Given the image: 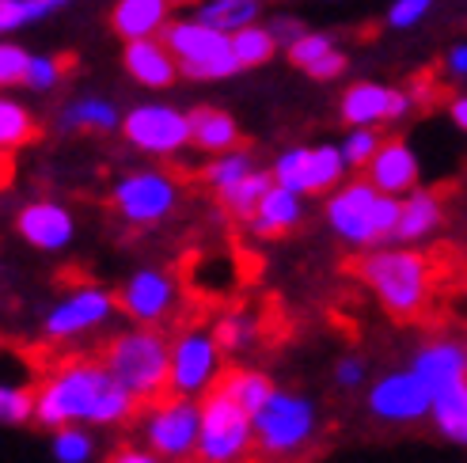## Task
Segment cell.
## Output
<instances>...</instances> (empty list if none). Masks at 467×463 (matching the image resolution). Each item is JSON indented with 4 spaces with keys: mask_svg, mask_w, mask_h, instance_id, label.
<instances>
[{
    "mask_svg": "<svg viewBox=\"0 0 467 463\" xmlns=\"http://www.w3.org/2000/svg\"><path fill=\"white\" fill-rule=\"evenodd\" d=\"M198 433H202V399L194 396L163 391L160 399L137 410V437L163 463L198 459Z\"/></svg>",
    "mask_w": 467,
    "mask_h": 463,
    "instance_id": "cell-6",
    "label": "cell"
},
{
    "mask_svg": "<svg viewBox=\"0 0 467 463\" xmlns=\"http://www.w3.org/2000/svg\"><path fill=\"white\" fill-rule=\"evenodd\" d=\"M175 304H179V285L168 270L141 266L119 289V312L130 315V323H141V327H160L163 319H171Z\"/></svg>",
    "mask_w": 467,
    "mask_h": 463,
    "instance_id": "cell-14",
    "label": "cell"
},
{
    "mask_svg": "<svg viewBox=\"0 0 467 463\" xmlns=\"http://www.w3.org/2000/svg\"><path fill=\"white\" fill-rule=\"evenodd\" d=\"M224 373V350L213 327H191L171 342V391L202 399L209 387H217Z\"/></svg>",
    "mask_w": 467,
    "mask_h": 463,
    "instance_id": "cell-11",
    "label": "cell"
},
{
    "mask_svg": "<svg viewBox=\"0 0 467 463\" xmlns=\"http://www.w3.org/2000/svg\"><path fill=\"white\" fill-rule=\"evenodd\" d=\"M16 232L35 251H65L77 240V217L61 201H27L16 213Z\"/></svg>",
    "mask_w": 467,
    "mask_h": 463,
    "instance_id": "cell-16",
    "label": "cell"
},
{
    "mask_svg": "<svg viewBox=\"0 0 467 463\" xmlns=\"http://www.w3.org/2000/svg\"><path fill=\"white\" fill-rule=\"evenodd\" d=\"M73 65H77V54L31 57V65H27V80H23V87H31V91H54L68 73H73Z\"/></svg>",
    "mask_w": 467,
    "mask_h": 463,
    "instance_id": "cell-36",
    "label": "cell"
},
{
    "mask_svg": "<svg viewBox=\"0 0 467 463\" xmlns=\"http://www.w3.org/2000/svg\"><path fill=\"white\" fill-rule=\"evenodd\" d=\"M285 57H289L293 68H300V73L312 77V80H338L346 73V65H349L346 54L335 46V38L316 35V31L300 35L293 46H285Z\"/></svg>",
    "mask_w": 467,
    "mask_h": 463,
    "instance_id": "cell-22",
    "label": "cell"
},
{
    "mask_svg": "<svg viewBox=\"0 0 467 463\" xmlns=\"http://www.w3.org/2000/svg\"><path fill=\"white\" fill-rule=\"evenodd\" d=\"M270 31H274V38H277V46H293L300 35H308V27L300 19H293V15H277L274 23H270Z\"/></svg>",
    "mask_w": 467,
    "mask_h": 463,
    "instance_id": "cell-44",
    "label": "cell"
},
{
    "mask_svg": "<svg viewBox=\"0 0 467 463\" xmlns=\"http://www.w3.org/2000/svg\"><path fill=\"white\" fill-rule=\"evenodd\" d=\"M42 0H0V35L27 27L31 19H42Z\"/></svg>",
    "mask_w": 467,
    "mask_h": 463,
    "instance_id": "cell-41",
    "label": "cell"
},
{
    "mask_svg": "<svg viewBox=\"0 0 467 463\" xmlns=\"http://www.w3.org/2000/svg\"><path fill=\"white\" fill-rule=\"evenodd\" d=\"M191 145L205 156H221L232 149H244V129L221 107H194L191 110Z\"/></svg>",
    "mask_w": 467,
    "mask_h": 463,
    "instance_id": "cell-23",
    "label": "cell"
},
{
    "mask_svg": "<svg viewBox=\"0 0 467 463\" xmlns=\"http://www.w3.org/2000/svg\"><path fill=\"white\" fill-rule=\"evenodd\" d=\"M99 361L141 406L171 391V342L160 334V327L133 323L130 331L114 334L103 345Z\"/></svg>",
    "mask_w": 467,
    "mask_h": 463,
    "instance_id": "cell-3",
    "label": "cell"
},
{
    "mask_svg": "<svg viewBox=\"0 0 467 463\" xmlns=\"http://www.w3.org/2000/svg\"><path fill=\"white\" fill-rule=\"evenodd\" d=\"M365 179L384 194H395V198L410 194L418 187V156H414V149L403 141V137H384V145L377 149V156L368 159Z\"/></svg>",
    "mask_w": 467,
    "mask_h": 463,
    "instance_id": "cell-17",
    "label": "cell"
},
{
    "mask_svg": "<svg viewBox=\"0 0 467 463\" xmlns=\"http://www.w3.org/2000/svg\"><path fill=\"white\" fill-rule=\"evenodd\" d=\"M441 224H445V201H441V194L414 187L410 194L400 198V224H395L391 243H422Z\"/></svg>",
    "mask_w": 467,
    "mask_h": 463,
    "instance_id": "cell-21",
    "label": "cell"
},
{
    "mask_svg": "<svg viewBox=\"0 0 467 463\" xmlns=\"http://www.w3.org/2000/svg\"><path fill=\"white\" fill-rule=\"evenodd\" d=\"M27 65H31V54L23 46L0 42V87H16L27 80Z\"/></svg>",
    "mask_w": 467,
    "mask_h": 463,
    "instance_id": "cell-40",
    "label": "cell"
},
{
    "mask_svg": "<svg viewBox=\"0 0 467 463\" xmlns=\"http://www.w3.org/2000/svg\"><path fill=\"white\" fill-rule=\"evenodd\" d=\"M414 110V96L403 87H388V84H372L358 80L342 91L338 114L346 126H384V122H400Z\"/></svg>",
    "mask_w": 467,
    "mask_h": 463,
    "instance_id": "cell-15",
    "label": "cell"
},
{
    "mask_svg": "<svg viewBox=\"0 0 467 463\" xmlns=\"http://www.w3.org/2000/svg\"><path fill=\"white\" fill-rule=\"evenodd\" d=\"M232 50L240 57V68H259L266 61H274L277 54V38L270 27H259V23H251V27H240L232 35Z\"/></svg>",
    "mask_w": 467,
    "mask_h": 463,
    "instance_id": "cell-33",
    "label": "cell"
},
{
    "mask_svg": "<svg viewBox=\"0 0 467 463\" xmlns=\"http://www.w3.org/2000/svg\"><path fill=\"white\" fill-rule=\"evenodd\" d=\"M122 137L145 156H175L191 145V110L168 103H141L122 114Z\"/></svg>",
    "mask_w": 467,
    "mask_h": 463,
    "instance_id": "cell-13",
    "label": "cell"
},
{
    "mask_svg": "<svg viewBox=\"0 0 467 463\" xmlns=\"http://www.w3.org/2000/svg\"><path fill=\"white\" fill-rule=\"evenodd\" d=\"M259 12H263V0H205V5H198L194 19L209 23V27H217L224 35H236L240 27H251Z\"/></svg>",
    "mask_w": 467,
    "mask_h": 463,
    "instance_id": "cell-31",
    "label": "cell"
},
{
    "mask_svg": "<svg viewBox=\"0 0 467 463\" xmlns=\"http://www.w3.org/2000/svg\"><path fill=\"white\" fill-rule=\"evenodd\" d=\"M171 5H202V0H171Z\"/></svg>",
    "mask_w": 467,
    "mask_h": 463,
    "instance_id": "cell-49",
    "label": "cell"
},
{
    "mask_svg": "<svg viewBox=\"0 0 467 463\" xmlns=\"http://www.w3.org/2000/svg\"><path fill=\"white\" fill-rule=\"evenodd\" d=\"M251 426H254V452L274 463H285L312 448L319 433V406L308 396H300V391L277 387L270 403L251 418Z\"/></svg>",
    "mask_w": 467,
    "mask_h": 463,
    "instance_id": "cell-5",
    "label": "cell"
},
{
    "mask_svg": "<svg viewBox=\"0 0 467 463\" xmlns=\"http://www.w3.org/2000/svg\"><path fill=\"white\" fill-rule=\"evenodd\" d=\"M160 38L175 54L179 73L191 80H228L244 73L236 50H232V35L209 27L202 19H168Z\"/></svg>",
    "mask_w": 467,
    "mask_h": 463,
    "instance_id": "cell-7",
    "label": "cell"
},
{
    "mask_svg": "<svg viewBox=\"0 0 467 463\" xmlns=\"http://www.w3.org/2000/svg\"><path fill=\"white\" fill-rule=\"evenodd\" d=\"M449 114H452V122L467 133V96H456V99L449 103Z\"/></svg>",
    "mask_w": 467,
    "mask_h": 463,
    "instance_id": "cell-47",
    "label": "cell"
},
{
    "mask_svg": "<svg viewBox=\"0 0 467 463\" xmlns=\"http://www.w3.org/2000/svg\"><path fill=\"white\" fill-rule=\"evenodd\" d=\"M38 118L12 96H0V152H16L23 145L38 141Z\"/></svg>",
    "mask_w": 467,
    "mask_h": 463,
    "instance_id": "cell-30",
    "label": "cell"
},
{
    "mask_svg": "<svg viewBox=\"0 0 467 463\" xmlns=\"http://www.w3.org/2000/svg\"><path fill=\"white\" fill-rule=\"evenodd\" d=\"M213 334L221 342L224 354H244L254 345V338H259V315L251 312H228L213 323Z\"/></svg>",
    "mask_w": 467,
    "mask_h": 463,
    "instance_id": "cell-35",
    "label": "cell"
},
{
    "mask_svg": "<svg viewBox=\"0 0 467 463\" xmlns=\"http://www.w3.org/2000/svg\"><path fill=\"white\" fill-rule=\"evenodd\" d=\"M346 156H342V145H316L308 149V175H305V194L312 198H327L335 194L342 182H346Z\"/></svg>",
    "mask_w": 467,
    "mask_h": 463,
    "instance_id": "cell-28",
    "label": "cell"
},
{
    "mask_svg": "<svg viewBox=\"0 0 467 463\" xmlns=\"http://www.w3.org/2000/svg\"><path fill=\"white\" fill-rule=\"evenodd\" d=\"M107 463H163V459L152 448H145V445H122V448L110 452Z\"/></svg>",
    "mask_w": 467,
    "mask_h": 463,
    "instance_id": "cell-45",
    "label": "cell"
},
{
    "mask_svg": "<svg viewBox=\"0 0 467 463\" xmlns=\"http://www.w3.org/2000/svg\"><path fill=\"white\" fill-rule=\"evenodd\" d=\"M254 452L251 414L236 406L221 387L202 396V433H198V463H244Z\"/></svg>",
    "mask_w": 467,
    "mask_h": 463,
    "instance_id": "cell-8",
    "label": "cell"
},
{
    "mask_svg": "<svg viewBox=\"0 0 467 463\" xmlns=\"http://www.w3.org/2000/svg\"><path fill=\"white\" fill-rule=\"evenodd\" d=\"M445 73H449L452 80H467V42L452 46V50L445 54Z\"/></svg>",
    "mask_w": 467,
    "mask_h": 463,
    "instance_id": "cell-46",
    "label": "cell"
},
{
    "mask_svg": "<svg viewBox=\"0 0 467 463\" xmlns=\"http://www.w3.org/2000/svg\"><path fill=\"white\" fill-rule=\"evenodd\" d=\"M251 171H254V156L244 145V149H232V152H221V156H209V164L198 171V179H202V187L221 194V190H228L232 182H240Z\"/></svg>",
    "mask_w": 467,
    "mask_h": 463,
    "instance_id": "cell-32",
    "label": "cell"
},
{
    "mask_svg": "<svg viewBox=\"0 0 467 463\" xmlns=\"http://www.w3.org/2000/svg\"><path fill=\"white\" fill-rule=\"evenodd\" d=\"M119 315V296L107 293L103 285H80L73 293H65L57 304L46 312L42 334L50 342H77L91 331L107 327Z\"/></svg>",
    "mask_w": 467,
    "mask_h": 463,
    "instance_id": "cell-12",
    "label": "cell"
},
{
    "mask_svg": "<svg viewBox=\"0 0 467 463\" xmlns=\"http://www.w3.org/2000/svg\"><path fill=\"white\" fill-rule=\"evenodd\" d=\"M50 452H54L57 463H91L96 459V437H91V426L50 429Z\"/></svg>",
    "mask_w": 467,
    "mask_h": 463,
    "instance_id": "cell-34",
    "label": "cell"
},
{
    "mask_svg": "<svg viewBox=\"0 0 467 463\" xmlns=\"http://www.w3.org/2000/svg\"><path fill=\"white\" fill-rule=\"evenodd\" d=\"M137 410H141V403L110 376V368L88 357L57 365L35 391V422L42 429H119L137 418Z\"/></svg>",
    "mask_w": 467,
    "mask_h": 463,
    "instance_id": "cell-1",
    "label": "cell"
},
{
    "mask_svg": "<svg viewBox=\"0 0 467 463\" xmlns=\"http://www.w3.org/2000/svg\"><path fill=\"white\" fill-rule=\"evenodd\" d=\"M335 384H338L342 391L365 387V384H368V365H365V357H358V354L338 357V361H335Z\"/></svg>",
    "mask_w": 467,
    "mask_h": 463,
    "instance_id": "cell-42",
    "label": "cell"
},
{
    "mask_svg": "<svg viewBox=\"0 0 467 463\" xmlns=\"http://www.w3.org/2000/svg\"><path fill=\"white\" fill-rule=\"evenodd\" d=\"M270 187H274V175L263 171V168H254V171L244 175L240 182H232L228 190H221L217 201H221V210H224L232 221L247 224V221L254 217V210H259V201H263V194H266Z\"/></svg>",
    "mask_w": 467,
    "mask_h": 463,
    "instance_id": "cell-29",
    "label": "cell"
},
{
    "mask_svg": "<svg viewBox=\"0 0 467 463\" xmlns=\"http://www.w3.org/2000/svg\"><path fill=\"white\" fill-rule=\"evenodd\" d=\"M365 410L384 426H418L433 410V387L414 368H391L365 387Z\"/></svg>",
    "mask_w": 467,
    "mask_h": 463,
    "instance_id": "cell-9",
    "label": "cell"
},
{
    "mask_svg": "<svg viewBox=\"0 0 467 463\" xmlns=\"http://www.w3.org/2000/svg\"><path fill=\"white\" fill-rule=\"evenodd\" d=\"M217 387H221L236 406H244L251 418L270 403V396L277 391V384L263 373V368H251V365H232V368H224L221 380H217Z\"/></svg>",
    "mask_w": 467,
    "mask_h": 463,
    "instance_id": "cell-25",
    "label": "cell"
},
{
    "mask_svg": "<svg viewBox=\"0 0 467 463\" xmlns=\"http://www.w3.org/2000/svg\"><path fill=\"white\" fill-rule=\"evenodd\" d=\"M358 277L391 319H418L437 289V262L418 243H380L354 262Z\"/></svg>",
    "mask_w": 467,
    "mask_h": 463,
    "instance_id": "cell-2",
    "label": "cell"
},
{
    "mask_svg": "<svg viewBox=\"0 0 467 463\" xmlns=\"http://www.w3.org/2000/svg\"><path fill=\"white\" fill-rule=\"evenodd\" d=\"M380 145H384V137L377 133V126H349L346 141H342V156H346V164L354 171H365Z\"/></svg>",
    "mask_w": 467,
    "mask_h": 463,
    "instance_id": "cell-38",
    "label": "cell"
},
{
    "mask_svg": "<svg viewBox=\"0 0 467 463\" xmlns=\"http://www.w3.org/2000/svg\"><path fill=\"white\" fill-rule=\"evenodd\" d=\"M300 221H305V194L274 182V187L263 194L254 217L247 221V228H251V236H259V240H282Z\"/></svg>",
    "mask_w": 467,
    "mask_h": 463,
    "instance_id": "cell-20",
    "label": "cell"
},
{
    "mask_svg": "<svg viewBox=\"0 0 467 463\" xmlns=\"http://www.w3.org/2000/svg\"><path fill=\"white\" fill-rule=\"evenodd\" d=\"M433 8V0H395L388 8V27L395 31H407L414 23H422V15Z\"/></svg>",
    "mask_w": 467,
    "mask_h": 463,
    "instance_id": "cell-43",
    "label": "cell"
},
{
    "mask_svg": "<svg viewBox=\"0 0 467 463\" xmlns=\"http://www.w3.org/2000/svg\"><path fill=\"white\" fill-rule=\"evenodd\" d=\"M122 65H126V73L141 84V87H171L182 73H179V61L175 54L168 50V42L163 38H133L126 42V54H122Z\"/></svg>",
    "mask_w": 467,
    "mask_h": 463,
    "instance_id": "cell-19",
    "label": "cell"
},
{
    "mask_svg": "<svg viewBox=\"0 0 467 463\" xmlns=\"http://www.w3.org/2000/svg\"><path fill=\"white\" fill-rule=\"evenodd\" d=\"M12 179V152H0V182Z\"/></svg>",
    "mask_w": 467,
    "mask_h": 463,
    "instance_id": "cell-48",
    "label": "cell"
},
{
    "mask_svg": "<svg viewBox=\"0 0 467 463\" xmlns=\"http://www.w3.org/2000/svg\"><path fill=\"white\" fill-rule=\"evenodd\" d=\"M110 205L126 224L133 228H149L168 221L179 210V182L168 171H130L110 187Z\"/></svg>",
    "mask_w": 467,
    "mask_h": 463,
    "instance_id": "cell-10",
    "label": "cell"
},
{
    "mask_svg": "<svg viewBox=\"0 0 467 463\" xmlns=\"http://www.w3.org/2000/svg\"><path fill=\"white\" fill-rule=\"evenodd\" d=\"M323 217L342 243L368 251V247L391 243L395 224H400V198L377 190L361 175V179L342 182L335 194H327Z\"/></svg>",
    "mask_w": 467,
    "mask_h": 463,
    "instance_id": "cell-4",
    "label": "cell"
},
{
    "mask_svg": "<svg viewBox=\"0 0 467 463\" xmlns=\"http://www.w3.org/2000/svg\"><path fill=\"white\" fill-rule=\"evenodd\" d=\"M410 368L433 391L449 384H467V342L463 338H430L414 350Z\"/></svg>",
    "mask_w": 467,
    "mask_h": 463,
    "instance_id": "cell-18",
    "label": "cell"
},
{
    "mask_svg": "<svg viewBox=\"0 0 467 463\" xmlns=\"http://www.w3.org/2000/svg\"><path fill=\"white\" fill-rule=\"evenodd\" d=\"M35 422V387L0 384V426H27Z\"/></svg>",
    "mask_w": 467,
    "mask_h": 463,
    "instance_id": "cell-37",
    "label": "cell"
},
{
    "mask_svg": "<svg viewBox=\"0 0 467 463\" xmlns=\"http://www.w3.org/2000/svg\"><path fill=\"white\" fill-rule=\"evenodd\" d=\"M430 418L437 433L452 445H467V384H449L433 391V410Z\"/></svg>",
    "mask_w": 467,
    "mask_h": 463,
    "instance_id": "cell-27",
    "label": "cell"
},
{
    "mask_svg": "<svg viewBox=\"0 0 467 463\" xmlns=\"http://www.w3.org/2000/svg\"><path fill=\"white\" fill-rule=\"evenodd\" d=\"M61 129L68 133H114L122 129V114L110 99H96V96H84V99H73L65 110H61Z\"/></svg>",
    "mask_w": 467,
    "mask_h": 463,
    "instance_id": "cell-26",
    "label": "cell"
},
{
    "mask_svg": "<svg viewBox=\"0 0 467 463\" xmlns=\"http://www.w3.org/2000/svg\"><path fill=\"white\" fill-rule=\"evenodd\" d=\"M171 0H119L110 8V31L133 42V38H152L156 31L168 27Z\"/></svg>",
    "mask_w": 467,
    "mask_h": 463,
    "instance_id": "cell-24",
    "label": "cell"
},
{
    "mask_svg": "<svg viewBox=\"0 0 467 463\" xmlns=\"http://www.w3.org/2000/svg\"><path fill=\"white\" fill-rule=\"evenodd\" d=\"M270 175L277 187H289L296 194H305V175H308V145H296V149H285L282 156L270 164Z\"/></svg>",
    "mask_w": 467,
    "mask_h": 463,
    "instance_id": "cell-39",
    "label": "cell"
}]
</instances>
